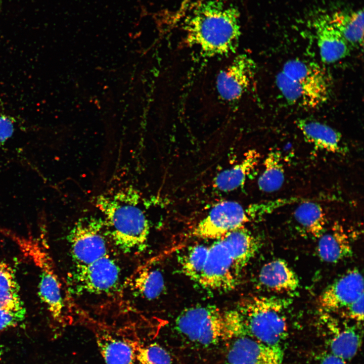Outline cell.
I'll list each match as a JSON object with an SVG mask.
<instances>
[{
	"label": "cell",
	"mask_w": 364,
	"mask_h": 364,
	"mask_svg": "<svg viewBox=\"0 0 364 364\" xmlns=\"http://www.w3.org/2000/svg\"><path fill=\"white\" fill-rule=\"evenodd\" d=\"M120 277L119 266L110 254L86 266L73 268L70 282L76 293L107 294L118 288Z\"/></svg>",
	"instance_id": "cell-10"
},
{
	"label": "cell",
	"mask_w": 364,
	"mask_h": 364,
	"mask_svg": "<svg viewBox=\"0 0 364 364\" xmlns=\"http://www.w3.org/2000/svg\"><path fill=\"white\" fill-rule=\"evenodd\" d=\"M246 266L222 237L209 245L198 283L210 290H231L239 284Z\"/></svg>",
	"instance_id": "cell-7"
},
{
	"label": "cell",
	"mask_w": 364,
	"mask_h": 364,
	"mask_svg": "<svg viewBox=\"0 0 364 364\" xmlns=\"http://www.w3.org/2000/svg\"><path fill=\"white\" fill-rule=\"evenodd\" d=\"M363 296L361 295L344 308L346 315L358 323L362 322L363 320Z\"/></svg>",
	"instance_id": "cell-31"
},
{
	"label": "cell",
	"mask_w": 364,
	"mask_h": 364,
	"mask_svg": "<svg viewBox=\"0 0 364 364\" xmlns=\"http://www.w3.org/2000/svg\"><path fill=\"white\" fill-rule=\"evenodd\" d=\"M329 332L328 344L330 352L346 360L355 355L361 343L360 335L356 328L334 326Z\"/></svg>",
	"instance_id": "cell-22"
},
{
	"label": "cell",
	"mask_w": 364,
	"mask_h": 364,
	"mask_svg": "<svg viewBox=\"0 0 364 364\" xmlns=\"http://www.w3.org/2000/svg\"><path fill=\"white\" fill-rule=\"evenodd\" d=\"M209 245L199 244L191 247L183 256L180 266L183 272L198 283L207 254Z\"/></svg>",
	"instance_id": "cell-26"
},
{
	"label": "cell",
	"mask_w": 364,
	"mask_h": 364,
	"mask_svg": "<svg viewBox=\"0 0 364 364\" xmlns=\"http://www.w3.org/2000/svg\"><path fill=\"white\" fill-rule=\"evenodd\" d=\"M25 318V316L17 313L0 310V331L16 327Z\"/></svg>",
	"instance_id": "cell-29"
},
{
	"label": "cell",
	"mask_w": 364,
	"mask_h": 364,
	"mask_svg": "<svg viewBox=\"0 0 364 364\" xmlns=\"http://www.w3.org/2000/svg\"><path fill=\"white\" fill-rule=\"evenodd\" d=\"M132 350L136 364H175L170 353L159 344H142L135 338L125 337Z\"/></svg>",
	"instance_id": "cell-25"
},
{
	"label": "cell",
	"mask_w": 364,
	"mask_h": 364,
	"mask_svg": "<svg viewBox=\"0 0 364 364\" xmlns=\"http://www.w3.org/2000/svg\"><path fill=\"white\" fill-rule=\"evenodd\" d=\"M14 131L13 119L0 110V144H4L11 138Z\"/></svg>",
	"instance_id": "cell-30"
},
{
	"label": "cell",
	"mask_w": 364,
	"mask_h": 364,
	"mask_svg": "<svg viewBox=\"0 0 364 364\" xmlns=\"http://www.w3.org/2000/svg\"><path fill=\"white\" fill-rule=\"evenodd\" d=\"M317 364H348L345 359L331 352L324 354Z\"/></svg>",
	"instance_id": "cell-32"
},
{
	"label": "cell",
	"mask_w": 364,
	"mask_h": 364,
	"mask_svg": "<svg viewBox=\"0 0 364 364\" xmlns=\"http://www.w3.org/2000/svg\"><path fill=\"white\" fill-rule=\"evenodd\" d=\"M296 124L305 140L315 148L333 153L343 150L340 133L331 126L306 119H298Z\"/></svg>",
	"instance_id": "cell-17"
},
{
	"label": "cell",
	"mask_w": 364,
	"mask_h": 364,
	"mask_svg": "<svg viewBox=\"0 0 364 364\" xmlns=\"http://www.w3.org/2000/svg\"><path fill=\"white\" fill-rule=\"evenodd\" d=\"M263 170L259 176V189L266 193L279 190L285 180V169L280 152L272 150L267 154L263 161Z\"/></svg>",
	"instance_id": "cell-24"
},
{
	"label": "cell",
	"mask_w": 364,
	"mask_h": 364,
	"mask_svg": "<svg viewBox=\"0 0 364 364\" xmlns=\"http://www.w3.org/2000/svg\"><path fill=\"white\" fill-rule=\"evenodd\" d=\"M0 289L20 293V286L15 270L5 261L0 259Z\"/></svg>",
	"instance_id": "cell-28"
},
{
	"label": "cell",
	"mask_w": 364,
	"mask_h": 364,
	"mask_svg": "<svg viewBox=\"0 0 364 364\" xmlns=\"http://www.w3.org/2000/svg\"><path fill=\"white\" fill-rule=\"evenodd\" d=\"M258 280L264 289L278 293L292 292L299 286V281L294 271L281 259L264 264L259 272Z\"/></svg>",
	"instance_id": "cell-16"
},
{
	"label": "cell",
	"mask_w": 364,
	"mask_h": 364,
	"mask_svg": "<svg viewBox=\"0 0 364 364\" xmlns=\"http://www.w3.org/2000/svg\"><path fill=\"white\" fill-rule=\"evenodd\" d=\"M1 0H0V3H1Z\"/></svg>",
	"instance_id": "cell-34"
},
{
	"label": "cell",
	"mask_w": 364,
	"mask_h": 364,
	"mask_svg": "<svg viewBox=\"0 0 364 364\" xmlns=\"http://www.w3.org/2000/svg\"><path fill=\"white\" fill-rule=\"evenodd\" d=\"M318 240L317 251L320 258L325 262L336 263L352 254L350 238L344 228L339 224L335 223Z\"/></svg>",
	"instance_id": "cell-18"
},
{
	"label": "cell",
	"mask_w": 364,
	"mask_h": 364,
	"mask_svg": "<svg viewBox=\"0 0 364 364\" xmlns=\"http://www.w3.org/2000/svg\"><path fill=\"white\" fill-rule=\"evenodd\" d=\"M363 295V279L358 269L348 270L321 294L319 303L325 311L344 309Z\"/></svg>",
	"instance_id": "cell-13"
},
{
	"label": "cell",
	"mask_w": 364,
	"mask_h": 364,
	"mask_svg": "<svg viewBox=\"0 0 364 364\" xmlns=\"http://www.w3.org/2000/svg\"><path fill=\"white\" fill-rule=\"evenodd\" d=\"M174 327L186 342L201 348L226 342L244 333L241 317L236 308L224 309L214 305L185 309L176 317Z\"/></svg>",
	"instance_id": "cell-3"
},
{
	"label": "cell",
	"mask_w": 364,
	"mask_h": 364,
	"mask_svg": "<svg viewBox=\"0 0 364 364\" xmlns=\"http://www.w3.org/2000/svg\"><path fill=\"white\" fill-rule=\"evenodd\" d=\"M0 310L26 316V310L20 293L0 289Z\"/></svg>",
	"instance_id": "cell-27"
},
{
	"label": "cell",
	"mask_w": 364,
	"mask_h": 364,
	"mask_svg": "<svg viewBox=\"0 0 364 364\" xmlns=\"http://www.w3.org/2000/svg\"><path fill=\"white\" fill-rule=\"evenodd\" d=\"M277 86L290 104L314 109L328 100L331 81L326 69L313 61L294 59L287 61L276 76Z\"/></svg>",
	"instance_id": "cell-4"
},
{
	"label": "cell",
	"mask_w": 364,
	"mask_h": 364,
	"mask_svg": "<svg viewBox=\"0 0 364 364\" xmlns=\"http://www.w3.org/2000/svg\"><path fill=\"white\" fill-rule=\"evenodd\" d=\"M285 302L275 297L251 296L235 308L246 334L265 345L282 347L288 333Z\"/></svg>",
	"instance_id": "cell-5"
},
{
	"label": "cell",
	"mask_w": 364,
	"mask_h": 364,
	"mask_svg": "<svg viewBox=\"0 0 364 364\" xmlns=\"http://www.w3.org/2000/svg\"><path fill=\"white\" fill-rule=\"evenodd\" d=\"M294 216L298 223L314 238L318 239L325 232L326 215L319 204L303 202L295 210Z\"/></svg>",
	"instance_id": "cell-23"
},
{
	"label": "cell",
	"mask_w": 364,
	"mask_h": 364,
	"mask_svg": "<svg viewBox=\"0 0 364 364\" xmlns=\"http://www.w3.org/2000/svg\"><path fill=\"white\" fill-rule=\"evenodd\" d=\"M313 24L323 62L333 63L349 55L351 47L332 24L329 15L319 16Z\"/></svg>",
	"instance_id": "cell-14"
},
{
	"label": "cell",
	"mask_w": 364,
	"mask_h": 364,
	"mask_svg": "<svg viewBox=\"0 0 364 364\" xmlns=\"http://www.w3.org/2000/svg\"><path fill=\"white\" fill-rule=\"evenodd\" d=\"M260 155L255 150L248 151L243 158L218 173L212 181L213 187L221 192L234 191L242 186L247 177L257 165Z\"/></svg>",
	"instance_id": "cell-19"
},
{
	"label": "cell",
	"mask_w": 364,
	"mask_h": 364,
	"mask_svg": "<svg viewBox=\"0 0 364 364\" xmlns=\"http://www.w3.org/2000/svg\"><path fill=\"white\" fill-rule=\"evenodd\" d=\"M127 286L134 295L148 300L158 298L165 288L161 271L146 265L138 268L128 280Z\"/></svg>",
	"instance_id": "cell-20"
},
{
	"label": "cell",
	"mask_w": 364,
	"mask_h": 364,
	"mask_svg": "<svg viewBox=\"0 0 364 364\" xmlns=\"http://www.w3.org/2000/svg\"><path fill=\"white\" fill-rule=\"evenodd\" d=\"M87 323L90 325L106 364H136L131 347L125 337L119 336L105 325L94 320Z\"/></svg>",
	"instance_id": "cell-15"
},
{
	"label": "cell",
	"mask_w": 364,
	"mask_h": 364,
	"mask_svg": "<svg viewBox=\"0 0 364 364\" xmlns=\"http://www.w3.org/2000/svg\"><path fill=\"white\" fill-rule=\"evenodd\" d=\"M181 26L186 43L205 56H225L236 50L241 36L240 13L225 0H196Z\"/></svg>",
	"instance_id": "cell-1"
},
{
	"label": "cell",
	"mask_w": 364,
	"mask_h": 364,
	"mask_svg": "<svg viewBox=\"0 0 364 364\" xmlns=\"http://www.w3.org/2000/svg\"><path fill=\"white\" fill-rule=\"evenodd\" d=\"M255 69L254 61L247 55L236 56L217 76L216 87L220 98L228 102L241 98L249 87Z\"/></svg>",
	"instance_id": "cell-12"
},
{
	"label": "cell",
	"mask_w": 364,
	"mask_h": 364,
	"mask_svg": "<svg viewBox=\"0 0 364 364\" xmlns=\"http://www.w3.org/2000/svg\"><path fill=\"white\" fill-rule=\"evenodd\" d=\"M17 245L39 271L38 295L54 321L64 325L67 321L66 304L62 284L46 243L32 237H24L1 230Z\"/></svg>",
	"instance_id": "cell-6"
},
{
	"label": "cell",
	"mask_w": 364,
	"mask_h": 364,
	"mask_svg": "<svg viewBox=\"0 0 364 364\" xmlns=\"http://www.w3.org/2000/svg\"><path fill=\"white\" fill-rule=\"evenodd\" d=\"M95 205L101 212L110 242L123 253L138 254L147 246L150 226L138 192L129 187L98 195Z\"/></svg>",
	"instance_id": "cell-2"
},
{
	"label": "cell",
	"mask_w": 364,
	"mask_h": 364,
	"mask_svg": "<svg viewBox=\"0 0 364 364\" xmlns=\"http://www.w3.org/2000/svg\"><path fill=\"white\" fill-rule=\"evenodd\" d=\"M333 26L341 33L351 47H361L363 42L362 10L339 11L329 15Z\"/></svg>",
	"instance_id": "cell-21"
},
{
	"label": "cell",
	"mask_w": 364,
	"mask_h": 364,
	"mask_svg": "<svg viewBox=\"0 0 364 364\" xmlns=\"http://www.w3.org/2000/svg\"><path fill=\"white\" fill-rule=\"evenodd\" d=\"M252 217L249 207L233 201L216 204L192 229L191 235L202 239H218L226 234L244 228Z\"/></svg>",
	"instance_id": "cell-9"
},
{
	"label": "cell",
	"mask_w": 364,
	"mask_h": 364,
	"mask_svg": "<svg viewBox=\"0 0 364 364\" xmlns=\"http://www.w3.org/2000/svg\"><path fill=\"white\" fill-rule=\"evenodd\" d=\"M5 352V346L2 344H0V360L1 359L3 356L4 355Z\"/></svg>",
	"instance_id": "cell-33"
},
{
	"label": "cell",
	"mask_w": 364,
	"mask_h": 364,
	"mask_svg": "<svg viewBox=\"0 0 364 364\" xmlns=\"http://www.w3.org/2000/svg\"><path fill=\"white\" fill-rule=\"evenodd\" d=\"M68 240L73 268L86 266L111 254L110 241L101 218L90 216L79 219Z\"/></svg>",
	"instance_id": "cell-8"
},
{
	"label": "cell",
	"mask_w": 364,
	"mask_h": 364,
	"mask_svg": "<svg viewBox=\"0 0 364 364\" xmlns=\"http://www.w3.org/2000/svg\"><path fill=\"white\" fill-rule=\"evenodd\" d=\"M226 343L225 364H282V347L265 345L244 333Z\"/></svg>",
	"instance_id": "cell-11"
}]
</instances>
